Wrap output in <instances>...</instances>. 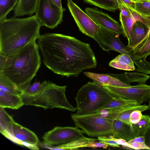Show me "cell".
<instances>
[{
    "mask_svg": "<svg viewBox=\"0 0 150 150\" xmlns=\"http://www.w3.org/2000/svg\"><path fill=\"white\" fill-rule=\"evenodd\" d=\"M38 44L44 64L55 74L77 77L83 70L97 66L90 45L74 37L45 33L40 35Z\"/></svg>",
    "mask_w": 150,
    "mask_h": 150,
    "instance_id": "6da1fadb",
    "label": "cell"
},
{
    "mask_svg": "<svg viewBox=\"0 0 150 150\" xmlns=\"http://www.w3.org/2000/svg\"><path fill=\"white\" fill-rule=\"evenodd\" d=\"M131 51L135 55L146 59L150 55V36L139 47Z\"/></svg>",
    "mask_w": 150,
    "mask_h": 150,
    "instance_id": "d6a6232c",
    "label": "cell"
},
{
    "mask_svg": "<svg viewBox=\"0 0 150 150\" xmlns=\"http://www.w3.org/2000/svg\"><path fill=\"white\" fill-rule=\"evenodd\" d=\"M148 109L149 106L145 105L133 106L120 113L116 119L132 125L129 122V116L132 112L135 110L143 112Z\"/></svg>",
    "mask_w": 150,
    "mask_h": 150,
    "instance_id": "83f0119b",
    "label": "cell"
},
{
    "mask_svg": "<svg viewBox=\"0 0 150 150\" xmlns=\"http://www.w3.org/2000/svg\"><path fill=\"white\" fill-rule=\"evenodd\" d=\"M149 28L142 22L137 21L132 28L128 44L126 47L130 50L136 46L145 37Z\"/></svg>",
    "mask_w": 150,
    "mask_h": 150,
    "instance_id": "2e32d148",
    "label": "cell"
},
{
    "mask_svg": "<svg viewBox=\"0 0 150 150\" xmlns=\"http://www.w3.org/2000/svg\"><path fill=\"white\" fill-rule=\"evenodd\" d=\"M127 142L129 143L133 142H144V136L136 137Z\"/></svg>",
    "mask_w": 150,
    "mask_h": 150,
    "instance_id": "f35d334b",
    "label": "cell"
},
{
    "mask_svg": "<svg viewBox=\"0 0 150 150\" xmlns=\"http://www.w3.org/2000/svg\"><path fill=\"white\" fill-rule=\"evenodd\" d=\"M88 3L111 12H115L118 9L117 0H83Z\"/></svg>",
    "mask_w": 150,
    "mask_h": 150,
    "instance_id": "cb8c5ba5",
    "label": "cell"
},
{
    "mask_svg": "<svg viewBox=\"0 0 150 150\" xmlns=\"http://www.w3.org/2000/svg\"><path fill=\"white\" fill-rule=\"evenodd\" d=\"M38 0H19L14 10V16L32 15L35 12Z\"/></svg>",
    "mask_w": 150,
    "mask_h": 150,
    "instance_id": "ffe728a7",
    "label": "cell"
},
{
    "mask_svg": "<svg viewBox=\"0 0 150 150\" xmlns=\"http://www.w3.org/2000/svg\"><path fill=\"white\" fill-rule=\"evenodd\" d=\"M85 10L86 13L99 26L119 35H123L121 24L110 16L102 10H98L96 7H87Z\"/></svg>",
    "mask_w": 150,
    "mask_h": 150,
    "instance_id": "4fadbf2b",
    "label": "cell"
},
{
    "mask_svg": "<svg viewBox=\"0 0 150 150\" xmlns=\"http://www.w3.org/2000/svg\"><path fill=\"white\" fill-rule=\"evenodd\" d=\"M132 126L136 136H144L150 128V117L147 115H142L140 121L136 123L132 124Z\"/></svg>",
    "mask_w": 150,
    "mask_h": 150,
    "instance_id": "603a6c76",
    "label": "cell"
},
{
    "mask_svg": "<svg viewBox=\"0 0 150 150\" xmlns=\"http://www.w3.org/2000/svg\"><path fill=\"white\" fill-rule=\"evenodd\" d=\"M145 143L150 150V128L144 135Z\"/></svg>",
    "mask_w": 150,
    "mask_h": 150,
    "instance_id": "ab89813d",
    "label": "cell"
},
{
    "mask_svg": "<svg viewBox=\"0 0 150 150\" xmlns=\"http://www.w3.org/2000/svg\"><path fill=\"white\" fill-rule=\"evenodd\" d=\"M98 139L100 142L108 146L114 147H120V145L114 140L113 136L110 137L107 136V135L100 136L98 137Z\"/></svg>",
    "mask_w": 150,
    "mask_h": 150,
    "instance_id": "836d02e7",
    "label": "cell"
},
{
    "mask_svg": "<svg viewBox=\"0 0 150 150\" xmlns=\"http://www.w3.org/2000/svg\"><path fill=\"white\" fill-rule=\"evenodd\" d=\"M129 144H130V147L133 149H146L150 150L149 148L144 142H133Z\"/></svg>",
    "mask_w": 150,
    "mask_h": 150,
    "instance_id": "d590c367",
    "label": "cell"
},
{
    "mask_svg": "<svg viewBox=\"0 0 150 150\" xmlns=\"http://www.w3.org/2000/svg\"><path fill=\"white\" fill-rule=\"evenodd\" d=\"M83 73L93 81L103 86L123 87L131 86L125 72L122 74H98L85 72Z\"/></svg>",
    "mask_w": 150,
    "mask_h": 150,
    "instance_id": "5bb4252c",
    "label": "cell"
},
{
    "mask_svg": "<svg viewBox=\"0 0 150 150\" xmlns=\"http://www.w3.org/2000/svg\"><path fill=\"white\" fill-rule=\"evenodd\" d=\"M130 82H137L139 84H145L150 76L143 73L136 72H125Z\"/></svg>",
    "mask_w": 150,
    "mask_h": 150,
    "instance_id": "1f68e13d",
    "label": "cell"
},
{
    "mask_svg": "<svg viewBox=\"0 0 150 150\" xmlns=\"http://www.w3.org/2000/svg\"><path fill=\"white\" fill-rule=\"evenodd\" d=\"M138 105H139L134 101L113 97L109 102L101 109L100 110L103 109L113 108L125 106H134Z\"/></svg>",
    "mask_w": 150,
    "mask_h": 150,
    "instance_id": "4316f807",
    "label": "cell"
},
{
    "mask_svg": "<svg viewBox=\"0 0 150 150\" xmlns=\"http://www.w3.org/2000/svg\"><path fill=\"white\" fill-rule=\"evenodd\" d=\"M67 86H60L49 81H44L41 90L33 96H21L25 105L45 109L57 108L72 112L77 110L68 101L65 95Z\"/></svg>",
    "mask_w": 150,
    "mask_h": 150,
    "instance_id": "5b68a950",
    "label": "cell"
},
{
    "mask_svg": "<svg viewBox=\"0 0 150 150\" xmlns=\"http://www.w3.org/2000/svg\"><path fill=\"white\" fill-rule=\"evenodd\" d=\"M0 90L11 93L20 94L18 87L10 79L0 74Z\"/></svg>",
    "mask_w": 150,
    "mask_h": 150,
    "instance_id": "d4e9b609",
    "label": "cell"
},
{
    "mask_svg": "<svg viewBox=\"0 0 150 150\" xmlns=\"http://www.w3.org/2000/svg\"><path fill=\"white\" fill-rule=\"evenodd\" d=\"M98 140V139L89 138L83 136L67 144L58 145L56 147L60 150L77 149L80 148L87 147L88 144Z\"/></svg>",
    "mask_w": 150,
    "mask_h": 150,
    "instance_id": "7402d4cb",
    "label": "cell"
},
{
    "mask_svg": "<svg viewBox=\"0 0 150 150\" xmlns=\"http://www.w3.org/2000/svg\"><path fill=\"white\" fill-rule=\"evenodd\" d=\"M132 1L135 2H137V1L141 0H131Z\"/></svg>",
    "mask_w": 150,
    "mask_h": 150,
    "instance_id": "ee69618b",
    "label": "cell"
},
{
    "mask_svg": "<svg viewBox=\"0 0 150 150\" xmlns=\"http://www.w3.org/2000/svg\"></svg>",
    "mask_w": 150,
    "mask_h": 150,
    "instance_id": "f6af8a7d",
    "label": "cell"
},
{
    "mask_svg": "<svg viewBox=\"0 0 150 150\" xmlns=\"http://www.w3.org/2000/svg\"><path fill=\"white\" fill-rule=\"evenodd\" d=\"M131 14L128 16H122L120 14L119 19L123 31V35L127 39L130 37L132 27L137 21H141L147 25L149 28L150 23L148 19L136 11L134 8H131Z\"/></svg>",
    "mask_w": 150,
    "mask_h": 150,
    "instance_id": "9a60e30c",
    "label": "cell"
},
{
    "mask_svg": "<svg viewBox=\"0 0 150 150\" xmlns=\"http://www.w3.org/2000/svg\"><path fill=\"white\" fill-rule=\"evenodd\" d=\"M50 2L54 5L60 8H62L61 0H49Z\"/></svg>",
    "mask_w": 150,
    "mask_h": 150,
    "instance_id": "60d3db41",
    "label": "cell"
},
{
    "mask_svg": "<svg viewBox=\"0 0 150 150\" xmlns=\"http://www.w3.org/2000/svg\"><path fill=\"white\" fill-rule=\"evenodd\" d=\"M13 135L15 143L33 150H38L43 147V144L40 141L36 134L29 129L14 122L13 125Z\"/></svg>",
    "mask_w": 150,
    "mask_h": 150,
    "instance_id": "8fae6325",
    "label": "cell"
},
{
    "mask_svg": "<svg viewBox=\"0 0 150 150\" xmlns=\"http://www.w3.org/2000/svg\"><path fill=\"white\" fill-rule=\"evenodd\" d=\"M99 26L98 33L93 38L103 50H113L120 53L124 44L119 38V34Z\"/></svg>",
    "mask_w": 150,
    "mask_h": 150,
    "instance_id": "7c38bea8",
    "label": "cell"
},
{
    "mask_svg": "<svg viewBox=\"0 0 150 150\" xmlns=\"http://www.w3.org/2000/svg\"><path fill=\"white\" fill-rule=\"evenodd\" d=\"M113 137L124 139L128 142L135 137L132 125L117 119H114L113 124Z\"/></svg>",
    "mask_w": 150,
    "mask_h": 150,
    "instance_id": "e0dca14e",
    "label": "cell"
},
{
    "mask_svg": "<svg viewBox=\"0 0 150 150\" xmlns=\"http://www.w3.org/2000/svg\"><path fill=\"white\" fill-rule=\"evenodd\" d=\"M149 20L150 23V15L145 16ZM150 36V26L149 28L148 31L144 38L135 47L130 49L132 51L135 50L142 45L147 39Z\"/></svg>",
    "mask_w": 150,
    "mask_h": 150,
    "instance_id": "8d00e7d4",
    "label": "cell"
},
{
    "mask_svg": "<svg viewBox=\"0 0 150 150\" xmlns=\"http://www.w3.org/2000/svg\"><path fill=\"white\" fill-rule=\"evenodd\" d=\"M65 11L64 8L54 5L49 0H38L35 13L42 26L53 29L62 22L63 12Z\"/></svg>",
    "mask_w": 150,
    "mask_h": 150,
    "instance_id": "52a82bcc",
    "label": "cell"
},
{
    "mask_svg": "<svg viewBox=\"0 0 150 150\" xmlns=\"http://www.w3.org/2000/svg\"><path fill=\"white\" fill-rule=\"evenodd\" d=\"M141 112L139 110H135L132 112L129 116V122L132 125L140 121L142 115Z\"/></svg>",
    "mask_w": 150,
    "mask_h": 150,
    "instance_id": "e575fe53",
    "label": "cell"
},
{
    "mask_svg": "<svg viewBox=\"0 0 150 150\" xmlns=\"http://www.w3.org/2000/svg\"><path fill=\"white\" fill-rule=\"evenodd\" d=\"M39 50L35 41L30 43L10 55L9 64L0 72L18 87L21 93L30 85L40 67L41 59Z\"/></svg>",
    "mask_w": 150,
    "mask_h": 150,
    "instance_id": "3957f363",
    "label": "cell"
},
{
    "mask_svg": "<svg viewBox=\"0 0 150 150\" xmlns=\"http://www.w3.org/2000/svg\"><path fill=\"white\" fill-rule=\"evenodd\" d=\"M134 9L144 16L150 15V0H141L135 2Z\"/></svg>",
    "mask_w": 150,
    "mask_h": 150,
    "instance_id": "f546056e",
    "label": "cell"
},
{
    "mask_svg": "<svg viewBox=\"0 0 150 150\" xmlns=\"http://www.w3.org/2000/svg\"><path fill=\"white\" fill-rule=\"evenodd\" d=\"M84 133L76 127L56 126L45 133L42 137L43 144L53 146L67 144L83 136Z\"/></svg>",
    "mask_w": 150,
    "mask_h": 150,
    "instance_id": "9c48e42d",
    "label": "cell"
},
{
    "mask_svg": "<svg viewBox=\"0 0 150 150\" xmlns=\"http://www.w3.org/2000/svg\"><path fill=\"white\" fill-rule=\"evenodd\" d=\"M19 0H0V21L6 20L8 13L14 10Z\"/></svg>",
    "mask_w": 150,
    "mask_h": 150,
    "instance_id": "484cf974",
    "label": "cell"
},
{
    "mask_svg": "<svg viewBox=\"0 0 150 150\" xmlns=\"http://www.w3.org/2000/svg\"><path fill=\"white\" fill-rule=\"evenodd\" d=\"M67 0L68 9L80 31L91 38H94L98 32L99 26L72 0Z\"/></svg>",
    "mask_w": 150,
    "mask_h": 150,
    "instance_id": "30bf717a",
    "label": "cell"
},
{
    "mask_svg": "<svg viewBox=\"0 0 150 150\" xmlns=\"http://www.w3.org/2000/svg\"><path fill=\"white\" fill-rule=\"evenodd\" d=\"M44 84V81L41 83L36 81L32 85L28 86L20 95L21 96H33L41 90Z\"/></svg>",
    "mask_w": 150,
    "mask_h": 150,
    "instance_id": "4dcf8cb0",
    "label": "cell"
},
{
    "mask_svg": "<svg viewBox=\"0 0 150 150\" xmlns=\"http://www.w3.org/2000/svg\"><path fill=\"white\" fill-rule=\"evenodd\" d=\"M71 118L76 126L89 137L112 134L114 119L102 117L97 112L83 115L72 114Z\"/></svg>",
    "mask_w": 150,
    "mask_h": 150,
    "instance_id": "8992f818",
    "label": "cell"
},
{
    "mask_svg": "<svg viewBox=\"0 0 150 150\" xmlns=\"http://www.w3.org/2000/svg\"><path fill=\"white\" fill-rule=\"evenodd\" d=\"M149 109L150 110V96L149 97Z\"/></svg>",
    "mask_w": 150,
    "mask_h": 150,
    "instance_id": "7bdbcfd3",
    "label": "cell"
},
{
    "mask_svg": "<svg viewBox=\"0 0 150 150\" xmlns=\"http://www.w3.org/2000/svg\"><path fill=\"white\" fill-rule=\"evenodd\" d=\"M113 97L103 85L93 81H89L80 88L76 95V114L83 115L96 113Z\"/></svg>",
    "mask_w": 150,
    "mask_h": 150,
    "instance_id": "277c9868",
    "label": "cell"
},
{
    "mask_svg": "<svg viewBox=\"0 0 150 150\" xmlns=\"http://www.w3.org/2000/svg\"><path fill=\"white\" fill-rule=\"evenodd\" d=\"M15 122L12 117L0 107V131L4 137L15 143L13 135V125Z\"/></svg>",
    "mask_w": 150,
    "mask_h": 150,
    "instance_id": "ac0fdd59",
    "label": "cell"
},
{
    "mask_svg": "<svg viewBox=\"0 0 150 150\" xmlns=\"http://www.w3.org/2000/svg\"><path fill=\"white\" fill-rule=\"evenodd\" d=\"M132 106H125L113 108L103 109L97 112L99 113L102 117L116 119L120 113Z\"/></svg>",
    "mask_w": 150,
    "mask_h": 150,
    "instance_id": "f1b7e54d",
    "label": "cell"
},
{
    "mask_svg": "<svg viewBox=\"0 0 150 150\" xmlns=\"http://www.w3.org/2000/svg\"><path fill=\"white\" fill-rule=\"evenodd\" d=\"M103 86L114 97L133 100L139 105L147 102L150 96V86L145 84L124 87Z\"/></svg>",
    "mask_w": 150,
    "mask_h": 150,
    "instance_id": "ba28073f",
    "label": "cell"
},
{
    "mask_svg": "<svg viewBox=\"0 0 150 150\" xmlns=\"http://www.w3.org/2000/svg\"><path fill=\"white\" fill-rule=\"evenodd\" d=\"M20 94L6 93L0 90V107L17 109L24 105Z\"/></svg>",
    "mask_w": 150,
    "mask_h": 150,
    "instance_id": "d6986e66",
    "label": "cell"
},
{
    "mask_svg": "<svg viewBox=\"0 0 150 150\" xmlns=\"http://www.w3.org/2000/svg\"><path fill=\"white\" fill-rule=\"evenodd\" d=\"M108 146L107 145L100 142L95 141L88 145L87 147L92 148H102L103 149H106Z\"/></svg>",
    "mask_w": 150,
    "mask_h": 150,
    "instance_id": "74e56055",
    "label": "cell"
},
{
    "mask_svg": "<svg viewBox=\"0 0 150 150\" xmlns=\"http://www.w3.org/2000/svg\"><path fill=\"white\" fill-rule=\"evenodd\" d=\"M126 4L131 6L133 8H134V3L131 0H122Z\"/></svg>",
    "mask_w": 150,
    "mask_h": 150,
    "instance_id": "b9f144b4",
    "label": "cell"
},
{
    "mask_svg": "<svg viewBox=\"0 0 150 150\" xmlns=\"http://www.w3.org/2000/svg\"><path fill=\"white\" fill-rule=\"evenodd\" d=\"M41 26L36 15L0 21V54L11 55L35 41L40 35Z\"/></svg>",
    "mask_w": 150,
    "mask_h": 150,
    "instance_id": "7a4b0ae2",
    "label": "cell"
},
{
    "mask_svg": "<svg viewBox=\"0 0 150 150\" xmlns=\"http://www.w3.org/2000/svg\"><path fill=\"white\" fill-rule=\"evenodd\" d=\"M131 58L127 55L121 54L109 63V66L115 68L127 71H134L135 68Z\"/></svg>",
    "mask_w": 150,
    "mask_h": 150,
    "instance_id": "44dd1931",
    "label": "cell"
}]
</instances>
